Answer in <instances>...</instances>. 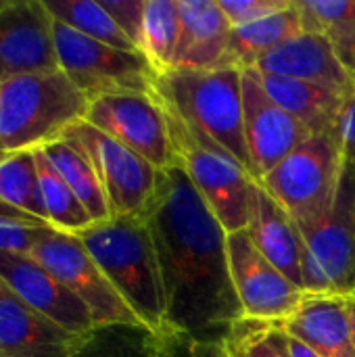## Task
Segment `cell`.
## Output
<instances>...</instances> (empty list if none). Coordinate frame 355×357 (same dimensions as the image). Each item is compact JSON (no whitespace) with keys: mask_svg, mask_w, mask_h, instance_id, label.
I'll list each match as a JSON object with an SVG mask.
<instances>
[{"mask_svg":"<svg viewBox=\"0 0 355 357\" xmlns=\"http://www.w3.org/2000/svg\"><path fill=\"white\" fill-rule=\"evenodd\" d=\"M142 222L155 245L172 335L220 339L245 320L230 274L228 232L180 165L161 172Z\"/></svg>","mask_w":355,"mask_h":357,"instance_id":"obj_1","label":"cell"},{"mask_svg":"<svg viewBox=\"0 0 355 357\" xmlns=\"http://www.w3.org/2000/svg\"><path fill=\"white\" fill-rule=\"evenodd\" d=\"M77 236L140 324L169 333L159 261L146 224L140 218H111Z\"/></svg>","mask_w":355,"mask_h":357,"instance_id":"obj_2","label":"cell"},{"mask_svg":"<svg viewBox=\"0 0 355 357\" xmlns=\"http://www.w3.org/2000/svg\"><path fill=\"white\" fill-rule=\"evenodd\" d=\"M155 96L253 176L243 132V69H172L155 77Z\"/></svg>","mask_w":355,"mask_h":357,"instance_id":"obj_3","label":"cell"},{"mask_svg":"<svg viewBox=\"0 0 355 357\" xmlns=\"http://www.w3.org/2000/svg\"><path fill=\"white\" fill-rule=\"evenodd\" d=\"M88 105L61 69L8 77L0 82V149L8 155L54 142L86 117Z\"/></svg>","mask_w":355,"mask_h":357,"instance_id":"obj_4","label":"cell"},{"mask_svg":"<svg viewBox=\"0 0 355 357\" xmlns=\"http://www.w3.org/2000/svg\"><path fill=\"white\" fill-rule=\"evenodd\" d=\"M345 165L347 159L335 128L312 134L257 184L289 211L303 232L328 215Z\"/></svg>","mask_w":355,"mask_h":357,"instance_id":"obj_5","label":"cell"},{"mask_svg":"<svg viewBox=\"0 0 355 357\" xmlns=\"http://www.w3.org/2000/svg\"><path fill=\"white\" fill-rule=\"evenodd\" d=\"M169 130L178 165L228 234L247 230L257 180L228 151L197 132L172 111Z\"/></svg>","mask_w":355,"mask_h":357,"instance_id":"obj_6","label":"cell"},{"mask_svg":"<svg viewBox=\"0 0 355 357\" xmlns=\"http://www.w3.org/2000/svg\"><path fill=\"white\" fill-rule=\"evenodd\" d=\"M52 38L59 69L88 100L123 92L155 94L157 73L142 52H126L96 42L56 19Z\"/></svg>","mask_w":355,"mask_h":357,"instance_id":"obj_7","label":"cell"},{"mask_svg":"<svg viewBox=\"0 0 355 357\" xmlns=\"http://www.w3.org/2000/svg\"><path fill=\"white\" fill-rule=\"evenodd\" d=\"M84 121L140 155L155 169L178 165L167 109L155 94H107L90 100Z\"/></svg>","mask_w":355,"mask_h":357,"instance_id":"obj_8","label":"cell"},{"mask_svg":"<svg viewBox=\"0 0 355 357\" xmlns=\"http://www.w3.org/2000/svg\"><path fill=\"white\" fill-rule=\"evenodd\" d=\"M63 136L75 140L90 157L111 218L142 220L159 188L161 172L84 119L73 123Z\"/></svg>","mask_w":355,"mask_h":357,"instance_id":"obj_9","label":"cell"},{"mask_svg":"<svg viewBox=\"0 0 355 357\" xmlns=\"http://www.w3.org/2000/svg\"><path fill=\"white\" fill-rule=\"evenodd\" d=\"M29 255L90 310L96 326L140 324L134 312L109 284L77 234L50 230Z\"/></svg>","mask_w":355,"mask_h":357,"instance_id":"obj_10","label":"cell"},{"mask_svg":"<svg viewBox=\"0 0 355 357\" xmlns=\"http://www.w3.org/2000/svg\"><path fill=\"white\" fill-rule=\"evenodd\" d=\"M228 261L247 320L285 322L310 297L262 255L247 230L228 234Z\"/></svg>","mask_w":355,"mask_h":357,"instance_id":"obj_11","label":"cell"},{"mask_svg":"<svg viewBox=\"0 0 355 357\" xmlns=\"http://www.w3.org/2000/svg\"><path fill=\"white\" fill-rule=\"evenodd\" d=\"M243 132L257 182L312 136L308 126L266 92L255 69H243Z\"/></svg>","mask_w":355,"mask_h":357,"instance_id":"obj_12","label":"cell"},{"mask_svg":"<svg viewBox=\"0 0 355 357\" xmlns=\"http://www.w3.org/2000/svg\"><path fill=\"white\" fill-rule=\"evenodd\" d=\"M52 21L44 0H0V82L59 69Z\"/></svg>","mask_w":355,"mask_h":357,"instance_id":"obj_13","label":"cell"},{"mask_svg":"<svg viewBox=\"0 0 355 357\" xmlns=\"http://www.w3.org/2000/svg\"><path fill=\"white\" fill-rule=\"evenodd\" d=\"M308 255L324 272L335 295H354L355 284V172L347 161L328 215L301 232Z\"/></svg>","mask_w":355,"mask_h":357,"instance_id":"obj_14","label":"cell"},{"mask_svg":"<svg viewBox=\"0 0 355 357\" xmlns=\"http://www.w3.org/2000/svg\"><path fill=\"white\" fill-rule=\"evenodd\" d=\"M0 282L73 335L86 337L96 328L90 310L27 253H0Z\"/></svg>","mask_w":355,"mask_h":357,"instance_id":"obj_15","label":"cell"},{"mask_svg":"<svg viewBox=\"0 0 355 357\" xmlns=\"http://www.w3.org/2000/svg\"><path fill=\"white\" fill-rule=\"evenodd\" d=\"M84 339L29 307L0 282V357H71Z\"/></svg>","mask_w":355,"mask_h":357,"instance_id":"obj_16","label":"cell"},{"mask_svg":"<svg viewBox=\"0 0 355 357\" xmlns=\"http://www.w3.org/2000/svg\"><path fill=\"white\" fill-rule=\"evenodd\" d=\"M253 69L259 73L312 82L345 94L355 92V82L343 69L341 61L335 54L333 42L324 33L303 31L295 36L262 56L253 65Z\"/></svg>","mask_w":355,"mask_h":357,"instance_id":"obj_17","label":"cell"},{"mask_svg":"<svg viewBox=\"0 0 355 357\" xmlns=\"http://www.w3.org/2000/svg\"><path fill=\"white\" fill-rule=\"evenodd\" d=\"M178 13L180 40L172 69H226L232 25L218 0H178Z\"/></svg>","mask_w":355,"mask_h":357,"instance_id":"obj_18","label":"cell"},{"mask_svg":"<svg viewBox=\"0 0 355 357\" xmlns=\"http://www.w3.org/2000/svg\"><path fill=\"white\" fill-rule=\"evenodd\" d=\"M278 326L320 357H355L354 326L343 295H310Z\"/></svg>","mask_w":355,"mask_h":357,"instance_id":"obj_19","label":"cell"},{"mask_svg":"<svg viewBox=\"0 0 355 357\" xmlns=\"http://www.w3.org/2000/svg\"><path fill=\"white\" fill-rule=\"evenodd\" d=\"M247 232L262 255L301 289V255L305 249L301 230L289 211L259 184L253 192Z\"/></svg>","mask_w":355,"mask_h":357,"instance_id":"obj_20","label":"cell"},{"mask_svg":"<svg viewBox=\"0 0 355 357\" xmlns=\"http://www.w3.org/2000/svg\"><path fill=\"white\" fill-rule=\"evenodd\" d=\"M259 73V71H257ZM266 92L293 117H297L303 126L310 128L312 134L335 130L347 98L354 94H345L339 90H331L312 82L289 79L272 73H259Z\"/></svg>","mask_w":355,"mask_h":357,"instance_id":"obj_21","label":"cell"},{"mask_svg":"<svg viewBox=\"0 0 355 357\" xmlns=\"http://www.w3.org/2000/svg\"><path fill=\"white\" fill-rule=\"evenodd\" d=\"M180 343L142 324H105L92 328L71 357H174Z\"/></svg>","mask_w":355,"mask_h":357,"instance_id":"obj_22","label":"cell"},{"mask_svg":"<svg viewBox=\"0 0 355 357\" xmlns=\"http://www.w3.org/2000/svg\"><path fill=\"white\" fill-rule=\"evenodd\" d=\"M303 31H305L303 19L295 2L291 8L278 15H272L268 19L255 21L243 27H232L226 67L253 69V65L262 56H266L268 52H272L274 48H278L280 44H285L287 40Z\"/></svg>","mask_w":355,"mask_h":357,"instance_id":"obj_23","label":"cell"},{"mask_svg":"<svg viewBox=\"0 0 355 357\" xmlns=\"http://www.w3.org/2000/svg\"><path fill=\"white\" fill-rule=\"evenodd\" d=\"M40 149L48 157L52 167L61 174V178L67 182V186L75 192V197L86 207L92 222L100 224V222L111 220L105 190L100 186V180L86 151L67 136H61L59 140L48 142Z\"/></svg>","mask_w":355,"mask_h":357,"instance_id":"obj_24","label":"cell"},{"mask_svg":"<svg viewBox=\"0 0 355 357\" xmlns=\"http://www.w3.org/2000/svg\"><path fill=\"white\" fill-rule=\"evenodd\" d=\"M36 157V169H38V184H40V197L46 211V222L59 230L69 234H80L86 228H90L94 222L88 215L86 207L80 203L75 192L67 186V182L61 178V174L52 167L48 157L42 149H33Z\"/></svg>","mask_w":355,"mask_h":357,"instance_id":"obj_25","label":"cell"},{"mask_svg":"<svg viewBox=\"0 0 355 357\" xmlns=\"http://www.w3.org/2000/svg\"><path fill=\"white\" fill-rule=\"evenodd\" d=\"M48 13L67 27L126 52H140L98 0H44Z\"/></svg>","mask_w":355,"mask_h":357,"instance_id":"obj_26","label":"cell"},{"mask_svg":"<svg viewBox=\"0 0 355 357\" xmlns=\"http://www.w3.org/2000/svg\"><path fill=\"white\" fill-rule=\"evenodd\" d=\"M178 40H180L178 0H146L140 50L149 59L157 75L174 67Z\"/></svg>","mask_w":355,"mask_h":357,"instance_id":"obj_27","label":"cell"},{"mask_svg":"<svg viewBox=\"0 0 355 357\" xmlns=\"http://www.w3.org/2000/svg\"><path fill=\"white\" fill-rule=\"evenodd\" d=\"M0 203L46 222L33 151L8 153L0 161Z\"/></svg>","mask_w":355,"mask_h":357,"instance_id":"obj_28","label":"cell"},{"mask_svg":"<svg viewBox=\"0 0 355 357\" xmlns=\"http://www.w3.org/2000/svg\"><path fill=\"white\" fill-rule=\"evenodd\" d=\"M224 341L232 357H285L282 331L274 322L245 318L224 335Z\"/></svg>","mask_w":355,"mask_h":357,"instance_id":"obj_29","label":"cell"},{"mask_svg":"<svg viewBox=\"0 0 355 357\" xmlns=\"http://www.w3.org/2000/svg\"><path fill=\"white\" fill-rule=\"evenodd\" d=\"M54 230L50 224L0 203V253H31V249Z\"/></svg>","mask_w":355,"mask_h":357,"instance_id":"obj_30","label":"cell"},{"mask_svg":"<svg viewBox=\"0 0 355 357\" xmlns=\"http://www.w3.org/2000/svg\"><path fill=\"white\" fill-rule=\"evenodd\" d=\"M305 31L328 36L355 23V0H295Z\"/></svg>","mask_w":355,"mask_h":357,"instance_id":"obj_31","label":"cell"},{"mask_svg":"<svg viewBox=\"0 0 355 357\" xmlns=\"http://www.w3.org/2000/svg\"><path fill=\"white\" fill-rule=\"evenodd\" d=\"M295 0H218L232 27H243L293 6Z\"/></svg>","mask_w":355,"mask_h":357,"instance_id":"obj_32","label":"cell"},{"mask_svg":"<svg viewBox=\"0 0 355 357\" xmlns=\"http://www.w3.org/2000/svg\"><path fill=\"white\" fill-rule=\"evenodd\" d=\"M105 10L113 17L119 29L138 46H142V27H144V8L146 0H98ZM142 52V50H140Z\"/></svg>","mask_w":355,"mask_h":357,"instance_id":"obj_33","label":"cell"},{"mask_svg":"<svg viewBox=\"0 0 355 357\" xmlns=\"http://www.w3.org/2000/svg\"><path fill=\"white\" fill-rule=\"evenodd\" d=\"M328 40L333 42L335 54L341 61L343 69L349 73L355 82V23H349L341 29H335L328 33Z\"/></svg>","mask_w":355,"mask_h":357,"instance_id":"obj_34","label":"cell"},{"mask_svg":"<svg viewBox=\"0 0 355 357\" xmlns=\"http://www.w3.org/2000/svg\"><path fill=\"white\" fill-rule=\"evenodd\" d=\"M337 134L341 138V146L345 153V159H355V92L347 98L343 113L337 123Z\"/></svg>","mask_w":355,"mask_h":357,"instance_id":"obj_35","label":"cell"},{"mask_svg":"<svg viewBox=\"0 0 355 357\" xmlns=\"http://www.w3.org/2000/svg\"><path fill=\"white\" fill-rule=\"evenodd\" d=\"M188 357H232L224 337L188 341Z\"/></svg>","mask_w":355,"mask_h":357,"instance_id":"obj_36","label":"cell"},{"mask_svg":"<svg viewBox=\"0 0 355 357\" xmlns=\"http://www.w3.org/2000/svg\"><path fill=\"white\" fill-rule=\"evenodd\" d=\"M282 347H285V357H320L312 347H308L303 341L287 335L285 331H282Z\"/></svg>","mask_w":355,"mask_h":357,"instance_id":"obj_37","label":"cell"},{"mask_svg":"<svg viewBox=\"0 0 355 357\" xmlns=\"http://www.w3.org/2000/svg\"><path fill=\"white\" fill-rule=\"evenodd\" d=\"M347 307H349V316H352V326H354V337H355V295H347Z\"/></svg>","mask_w":355,"mask_h":357,"instance_id":"obj_38","label":"cell"},{"mask_svg":"<svg viewBox=\"0 0 355 357\" xmlns=\"http://www.w3.org/2000/svg\"><path fill=\"white\" fill-rule=\"evenodd\" d=\"M352 165H354V172H355V159H352Z\"/></svg>","mask_w":355,"mask_h":357,"instance_id":"obj_39","label":"cell"},{"mask_svg":"<svg viewBox=\"0 0 355 357\" xmlns=\"http://www.w3.org/2000/svg\"><path fill=\"white\" fill-rule=\"evenodd\" d=\"M354 295H355V284H354Z\"/></svg>","mask_w":355,"mask_h":357,"instance_id":"obj_40","label":"cell"}]
</instances>
